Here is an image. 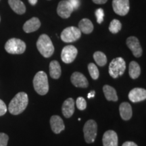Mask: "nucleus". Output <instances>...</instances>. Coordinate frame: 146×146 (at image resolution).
I'll list each match as a JSON object with an SVG mask.
<instances>
[{"instance_id": "obj_1", "label": "nucleus", "mask_w": 146, "mask_h": 146, "mask_svg": "<svg viewBox=\"0 0 146 146\" xmlns=\"http://www.w3.org/2000/svg\"><path fill=\"white\" fill-rule=\"evenodd\" d=\"M29 104V97L26 93L19 92L11 100L8 106V110L10 114L18 115L27 108Z\"/></svg>"}, {"instance_id": "obj_2", "label": "nucleus", "mask_w": 146, "mask_h": 146, "mask_svg": "<svg viewBox=\"0 0 146 146\" xmlns=\"http://www.w3.org/2000/svg\"><path fill=\"white\" fill-rule=\"evenodd\" d=\"M36 47L42 56L45 58H50L54 52V47L50 37L46 34L39 36L36 41Z\"/></svg>"}, {"instance_id": "obj_3", "label": "nucleus", "mask_w": 146, "mask_h": 146, "mask_svg": "<svg viewBox=\"0 0 146 146\" xmlns=\"http://www.w3.org/2000/svg\"><path fill=\"white\" fill-rule=\"evenodd\" d=\"M33 87L38 94L44 96L49 91L48 78L46 73L39 71L35 74L33 78Z\"/></svg>"}, {"instance_id": "obj_4", "label": "nucleus", "mask_w": 146, "mask_h": 146, "mask_svg": "<svg viewBox=\"0 0 146 146\" xmlns=\"http://www.w3.org/2000/svg\"><path fill=\"white\" fill-rule=\"evenodd\" d=\"M26 44L21 39L12 38L5 43V50L10 54H22L26 50Z\"/></svg>"}, {"instance_id": "obj_5", "label": "nucleus", "mask_w": 146, "mask_h": 146, "mask_svg": "<svg viewBox=\"0 0 146 146\" xmlns=\"http://www.w3.org/2000/svg\"><path fill=\"white\" fill-rule=\"evenodd\" d=\"M126 70V62L122 58H116L111 61L109 65V74L112 78L122 76Z\"/></svg>"}, {"instance_id": "obj_6", "label": "nucleus", "mask_w": 146, "mask_h": 146, "mask_svg": "<svg viewBox=\"0 0 146 146\" xmlns=\"http://www.w3.org/2000/svg\"><path fill=\"white\" fill-rule=\"evenodd\" d=\"M84 137L87 143H91L95 141L97 133H98V125L94 120H89L85 123L83 127Z\"/></svg>"}, {"instance_id": "obj_7", "label": "nucleus", "mask_w": 146, "mask_h": 146, "mask_svg": "<svg viewBox=\"0 0 146 146\" xmlns=\"http://www.w3.org/2000/svg\"><path fill=\"white\" fill-rule=\"evenodd\" d=\"M81 36V32L75 27H69L64 29L61 33V39L65 43H72L77 41Z\"/></svg>"}, {"instance_id": "obj_8", "label": "nucleus", "mask_w": 146, "mask_h": 146, "mask_svg": "<svg viewBox=\"0 0 146 146\" xmlns=\"http://www.w3.org/2000/svg\"><path fill=\"white\" fill-rule=\"evenodd\" d=\"M78 50L75 47L72 45L65 46L62 50L61 58L62 60L66 64L72 63L76 57Z\"/></svg>"}, {"instance_id": "obj_9", "label": "nucleus", "mask_w": 146, "mask_h": 146, "mask_svg": "<svg viewBox=\"0 0 146 146\" xmlns=\"http://www.w3.org/2000/svg\"><path fill=\"white\" fill-rule=\"evenodd\" d=\"M112 8L114 12L119 16H125L129 13V0H113Z\"/></svg>"}, {"instance_id": "obj_10", "label": "nucleus", "mask_w": 146, "mask_h": 146, "mask_svg": "<svg viewBox=\"0 0 146 146\" xmlns=\"http://www.w3.org/2000/svg\"><path fill=\"white\" fill-rule=\"evenodd\" d=\"M127 45L132 52L133 56L136 58L141 57L143 50H142L141 46L140 45L139 41L135 36H129L127 39Z\"/></svg>"}, {"instance_id": "obj_11", "label": "nucleus", "mask_w": 146, "mask_h": 146, "mask_svg": "<svg viewBox=\"0 0 146 146\" xmlns=\"http://www.w3.org/2000/svg\"><path fill=\"white\" fill-rule=\"evenodd\" d=\"M74 11L72 6L68 0H62L58 3L57 8V13L62 18H68Z\"/></svg>"}, {"instance_id": "obj_12", "label": "nucleus", "mask_w": 146, "mask_h": 146, "mask_svg": "<svg viewBox=\"0 0 146 146\" xmlns=\"http://www.w3.org/2000/svg\"><path fill=\"white\" fill-rule=\"evenodd\" d=\"M71 83L76 87L87 88L89 86V83L87 78L81 72H74L71 75Z\"/></svg>"}, {"instance_id": "obj_13", "label": "nucleus", "mask_w": 146, "mask_h": 146, "mask_svg": "<svg viewBox=\"0 0 146 146\" xmlns=\"http://www.w3.org/2000/svg\"><path fill=\"white\" fill-rule=\"evenodd\" d=\"M129 99L133 103L142 102L146 99V90L143 88H134L129 94Z\"/></svg>"}, {"instance_id": "obj_14", "label": "nucleus", "mask_w": 146, "mask_h": 146, "mask_svg": "<svg viewBox=\"0 0 146 146\" xmlns=\"http://www.w3.org/2000/svg\"><path fill=\"white\" fill-rule=\"evenodd\" d=\"M104 146H118V135L115 131H107L102 138Z\"/></svg>"}, {"instance_id": "obj_15", "label": "nucleus", "mask_w": 146, "mask_h": 146, "mask_svg": "<svg viewBox=\"0 0 146 146\" xmlns=\"http://www.w3.org/2000/svg\"><path fill=\"white\" fill-rule=\"evenodd\" d=\"M50 126L53 132L59 134L64 130L65 126L62 118L57 115H54L50 118Z\"/></svg>"}, {"instance_id": "obj_16", "label": "nucleus", "mask_w": 146, "mask_h": 146, "mask_svg": "<svg viewBox=\"0 0 146 146\" xmlns=\"http://www.w3.org/2000/svg\"><path fill=\"white\" fill-rule=\"evenodd\" d=\"M41 27V21L36 17H33L27 21L23 25L24 31L27 33H30L37 31Z\"/></svg>"}, {"instance_id": "obj_17", "label": "nucleus", "mask_w": 146, "mask_h": 146, "mask_svg": "<svg viewBox=\"0 0 146 146\" xmlns=\"http://www.w3.org/2000/svg\"><path fill=\"white\" fill-rule=\"evenodd\" d=\"M62 111L65 118H69L72 116L74 112V101L72 98H68L64 102Z\"/></svg>"}, {"instance_id": "obj_18", "label": "nucleus", "mask_w": 146, "mask_h": 146, "mask_svg": "<svg viewBox=\"0 0 146 146\" xmlns=\"http://www.w3.org/2000/svg\"><path fill=\"white\" fill-rule=\"evenodd\" d=\"M119 112L120 117L122 118V119L125 120H129L132 117V108H131L130 104L127 103V102H123L120 105Z\"/></svg>"}, {"instance_id": "obj_19", "label": "nucleus", "mask_w": 146, "mask_h": 146, "mask_svg": "<svg viewBox=\"0 0 146 146\" xmlns=\"http://www.w3.org/2000/svg\"><path fill=\"white\" fill-rule=\"evenodd\" d=\"M8 3L12 10L16 14H21L26 12V7L21 0H8Z\"/></svg>"}, {"instance_id": "obj_20", "label": "nucleus", "mask_w": 146, "mask_h": 146, "mask_svg": "<svg viewBox=\"0 0 146 146\" xmlns=\"http://www.w3.org/2000/svg\"><path fill=\"white\" fill-rule=\"evenodd\" d=\"M78 29L84 34H90L94 31V25L90 20L83 18L78 23Z\"/></svg>"}, {"instance_id": "obj_21", "label": "nucleus", "mask_w": 146, "mask_h": 146, "mask_svg": "<svg viewBox=\"0 0 146 146\" xmlns=\"http://www.w3.org/2000/svg\"><path fill=\"white\" fill-rule=\"evenodd\" d=\"M62 73L61 67L59 62L56 60H53L50 64V74L54 79H58L60 77Z\"/></svg>"}, {"instance_id": "obj_22", "label": "nucleus", "mask_w": 146, "mask_h": 146, "mask_svg": "<svg viewBox=\"0 0 146 146\" xmlns=\"http://www.w3.org/2000/svg\"><path fill=\"white\" fill-rule=\"evenodd\" d=\"M103 91L108 101H118V96L117 94H116V91L114 87L106 85L103 87Z\"/></svg>"}, {"instance_id": "obj_23", "label": "nucleus", "mask_w": 146, "mask_h": 146, "mask_svg": "<svg viewBox=\"0 0 146 146\" xmlns=\"http://www.w3.org/2000/svg\"><path fill=\"white\" fill-rule=\"evenodd\" d=\"M129 73L131 78L133 79H136L141 74V68L137 62L135 61L131 62L129 64Z\"/></svg>"}, {"instance_id": "obj_24", "label": "nucleus", "mask_w": 146, "mask_h": 146, "mask_svg": "<svg viewBox=\"0 0 146 146\" xmlns=\"http://www.w3.org/2000/svg\"><path fill=\"white\" fill-rule=\"evenodd\" d=\"M94 58L96 64L100 66H104L107 63L106 56L102 52H96L94 54Z\"/></svg>"}, {"instance_id": "obj_25", "label": "nucleus", "mask_w": 146, "mask_h": 146, "mask_svg": "<svg viewBox=\"0 0 146 146\" xmlns=\"http://www.w3.org/2000/svg\"><path fill=\"white\" fill-rule=\"evenodd\" d=\"M122 24L117 19H114L111 21L109 26V31L113 34H116L121 30Z\"/></svg>"}, {"instance_id": "obj_26", "label": "nucleus", "mask_w": 146, "mask_h": 146, "mask_svg": "<svg viewBox=\"0 0 146 146\" xmlns=\"http://www.w3.org/2000/svg\"><path fill=\"white\" fill-rule=\"evenodd\" d=\"M88 70L89 74L91 76V78L94 80H97L99 78L100 72L98 67L96 65H95L94 63H90L88 64Z\"/></svg>"}, {"instance_id": "obj_27", "label": "nucleus", "mask_w": 146, "mask_h": 146, "mask_svg": "<svg viewBox=\"0 0 146 146\" xmlns=\"http://www.w3.org/2000/svg\"><path fill=\"white\" fill-rule=\"evenodd\" d=\"M76 104V106H77V108L80 110H84L87 108V102L85 101V100L83 98H82V97H78L77 98Z\"/></svg>"}, {"instance_id": "obj_28", "label": "nucleus", "mask_w": 146, "mask_h": 146, "mask_svg": "<svg viewBox=\"0 0 146 146\" xmlns=\"http://www.w3.org/2000/svg\"><path fill=\"white\" fill-rule=\"evenodd\" d=\"M96 16L97 18V22L98 23L101 24L104 21V12L102 8H98L96 11Z\"/></svg>"}, {"instance_id": "obj_29", "label": "nucleus", "mask_w": 146, "mask_h": 146, "mask_svg": "<svg viewBox=\"0 0 146 146\" xmlns=\"http://www.w3.org/2000/svg\"><path fill=\"white\" fill-rule=\"evenodd\" d=\"M8 139V135L3 133H0V146H7Z\"/></svg>"}, {"instance_id": "obj_30", "label": "nucleus", "mask_w": 146, "mask_h": 146, "mask_svg": "<svg viewBox=\"0 0 146 146\" xmlns=\"http://www.w3.org/2000/svg\"><path fill=\"white\" fill-rule=\"evenodd\" d=\"M7 112V106L2 100H0V116H3Z\"/></svg>"}, {"instance_id": "obj_31", "label": "nucleus", "mask_w": 146, "mask_h": 146, "mask_svg": "<svg viewBox=\"0 0 146 146\" xmlns=\"http://www.w3.org/2000/svg\"><path fill=\"white\" fill-rule=\"evenodd\" d=\"M68 1L72 6L74 10L78 9L80 6V0H68Z\"/></svg>"}, {"instance_id": "obj_32", "label": "nucleus", "mask_w": 146, "mask_h": 146, "mask_svg": "<svg viewBox=\"0 0 146 146\" xmlns=\"http://www.w3.org/2000/svg\"><path fill=\"white\" fill-rule=\"evenodd\" d=\"M122 146H138L133 141H126Z\"/></svg>"}, {"instance_id": "obj_33", "label": "nucleus", "mask_w": 146, "mask_h": 146, "mask_svg": "<svg viewBox=\"0 0 146 146\" xmlns=\"http://www.w3.org/2000/svg\"><path fill=\"white\" fill-rule=\"evenodd\" d=\"M96 4H104L108 1V0H92Z\"/></svg>"}, {"instance_id": "obj_34", "label": "nucleus", "mask_w": 146, "mask_h": 146, "mask_svg": "<svg viewBox=\"0 0 146 146\" xmlns=\"http://www.w3.org/2000/svg\"><path fill=\"white\" fill-rule=\"evenodd\" d=\"M95 95H96V92H95V91H91V92L88 94L87 97H88V98L89 99V98H94V97L95 96Z\"/></svg>"}, {"instance_id": "obj_35", "label": "nucleus", "mask_w": 146, "mask_h": 146, "mask_svg": "<svg viewBox=\"0 0 146 146\" xmlns=\"http://www.w3.org/2000/svg\"><path fill=\"white\" fill-rule=\"evenodd\" d=\"M29 2L30 3L31 5H36V3H37V0H29Z\"/></svg>"}, {"instance_id": "obj_36", "label": "nucleus", "mask_w": 146, "mask_h": 146, "mask_svg": "<svg viewBox=\"0 0 146 146\" xmlns=\"http://www.w3.org/2000/svg\"><path fill=\"white\" fill-rule=\"evenodd\" d=\"M0 21H1V17H0Z\"/></svg>"}]
</instances>
